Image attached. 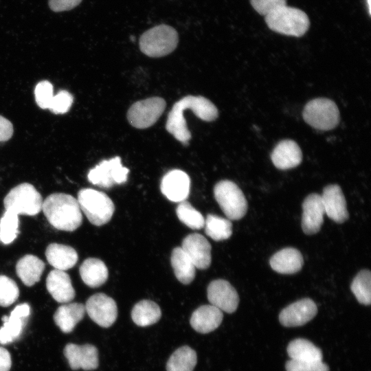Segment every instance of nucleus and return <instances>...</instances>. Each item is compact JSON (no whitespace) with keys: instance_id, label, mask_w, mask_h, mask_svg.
Masks as SVG:
<instances>
[{"instance_id":"nucleus-1","label":"nucleus","mask_w":371,"mask_h":371,"mask_svg":"<svg viewBox=\"0 0 371 371\" xmlns=\"http://www.w3.org/2000/svg\"><path fill=\"white\" fill-rule=\"evenodd\" d=\"M42 210L49 223L56 229L73 232L82 222L77 199L70 194L54 193L43 202Z\"/></svg>"},{"instance_id":"nucleus-2","label":"nucleus","mask_w":371,"mask_h":371,"mask_svg":"<svg viewBox=\"0 0 371 371\" xmlns=\"http://www.w3.org/2000/svg\"><path fill=\"white\" fill-rule=\"evenodd\" d=\"M265 21L271 30L295 37L302 36L310 27L309 18L306 12L286 4L270 10L265 15Z\"/></svg>"},{"instance_id":"nucleus-3","label":"nucleus","mask_w":371,"mask_h":371,"mask_svg":"<svg viewBox=\"0 0 371 371\" xmlns=\"http://www.w3.org/2000/svg\"><path fill=\"white\" fill-rule=\"evenodd\" d=\"M179 42L178 33L172 27L156 25L140 36L139 45L142 52L149 57L159 58L172 52Z\"/></svg>"},{"instance_id":"nucleus-4","label":"nucleus","mask_w":371,"mask_h":371,"mask_svg":"<svg viewBox=\"0 0 371 371\" xmlns=\"http://www.w3.org/2000/svg\"><path fill=\"white\" fill-rule=\"evenodd\" d=\"M78 203L91 223L101 226L111 218L115 206L104 192L91 188H83L78 193Z\"/></svg>"},{"instance_id":"nucleus-5","label":"nucleus","mask_w":371,"mask_h":371,"mask_svg":"<svg viewBox=\"0 0 371 371\" xmlns=\"http://www.w3.org/2000/svg\"><path fill=\"white\" fill-rule=\"evenodd\" d=\"M43 202L41 194L28 183H21L11 189L3 200L5 210L27 216L38 214Z\"/></svg>"},{"instance_id":"nucleus-6","label":"nucleus","mask_w":371,"mask_h":371,"mask_svg":"<svg viewBox=\"0 0 371 371\" xmlns=\"http://www.w3.org/2000/svg\"><path fill=\"white\" fill-rule=\"evenodd\" d=\"M214 194L221 209L229 220L242 218L247 211V201L240 188L233 181L222 180L214 188Z\"/></svg>"},{"instance_id":"nucleus-7","label":"nucleus","mask_w":371,"mask_h":371,"mask_svg":"<svg viewBox=\"0 0 371 371\" xmlns=\"http://www.w3.org/2000/svg\"><path fill=\"white\" fill-rule=\"evenodd\" d=\"M302 116L308 124L320 131L331 130L339 122L337 106L334 101L325 98L309 101L304 108Z\"/></svg>"},{"instance_id":"nucleus-8","label":"nucleus","mask_w":371,"mask_h":371,"mask_svg":"<svg viewBox=\"0 0 371 371\" xmlns=\"http://www.w3.org/2000/svg\"><path fill=\"white\" fill-rule=\"evenodd\" d=\"M166 101L160 97H152L133 103L127 112L130 124L137 128L153 126L164 113Z\"/></svg>"},{"instance_id":"nucleus-9","label":"nucleus","mask_w":371,"mask_h":371,"mask_svg":"<svg viewBox=\"0 0 371 371\" xmlns=\"http://www.w3.org/2000/svg\"><path fill=\"white\" fill-rule=\"evenodd\" d=\"M129 170L123 166L120 157L103 160L89 170V182L100 188H109L115 184L125 183Z\"/></svg>"},{"instance_id":"nucleus-10","label":"nucleus","mask_w":371,"mask_h":371,"mask_svg":"<svg viewBox=\"0 0 371 371\" xmlns=\"http://www.w3.org/2000/svg\"><path fill=\"white\" fill-rule=\"evenodd\" d=\"M85 307L89 317L103 328L113 325L117 317L116 302L104 293L91 295L87 300Z\"/></svg>"},{"instance_id":"nucleus-11","label":"nucleus","mask_w":371,"mask_h":371,"mask_svg":"<svg viewBox=\"0 0 371 371\" xmlns=\"http://www.w3.org/2000/svg\"><path fill=\"white\" fill-rule=\"evenodd\" d=\"M207 295L210 304L221 311L232 313L237 309L238 294L234 287L225 280L212 281L207 286Z\"/></svg>"},{"instance_id":"nucleus-12","label":"nucleus","mask_w":371,"mask_h":371,"mask_svg":"<svg viewBox=\"0 0 371 371\" xmlns=\"http://www.w3.org/2000/svg\"><path fill=\"white\" fill-rule=\"evenodd\" d=\"M317 313V307L313 300L304 298L283 308L279 314V321L286 327L300 326L311 320Z\"/></svg>"},{"instance_id":"nucleus-13","label":"nucleus","mask_w":371,"mask_h":371,"mask_svg":"<svg viewBox=\"0 0 371 371\" xmlns=\"http://www.w3.org/2000/svg\"><path fill=\"white\" fill-rule=\"evenodd\" d=\"M30 314V305L23 303L17 305L9 316L2 317L3 324L0 328L1 344H10L21 337Z\"/></svg>"},{"instance_id":"nucleus-14","label":"nucleus","mask_w":371,"mask_h":371,"mask_svg":"<svg viewBox=\"0 0 371 371\" xmlns=\"http://www.w3.org/2000/svg\"><path fill=\"white\" fill-rule=\"evenodd\" d=\"M63 352L72 370H93L98 367V351L93 345L68 344Z\"/></svg>"},{"instance_id":"nucleus-15","label":"nucleus","mask_w":371,"mask_h":371,"mask_svg":"<svg viewBox=\"0 0 371 371\" xmlns=\"http://www.w3.org/2000/svg\"><path fill=\"white\" fill-rule=\"evenodd\" d=\"M161 191L170 201L181 202L186 201L190 193V179L189 176L181 170H172L162 178Z\"/></svg>"},{"instance_id":"nucleus-16","label":"nucleus","mask_w":371,"mask_h":371,"mask_svg":"<svg viewBox=\"0 0 371 371\" xmlns=\"http://www.w3.org/2000/svg\"><path fill=\"white\" fill-rule=\"evenodd\" d=\"M182 249L190 258L195 267L207 269L212 260L211 245L201 234L194 233L188 235L182 241Z\"/></svg>"},{"instance_id":"nucleus-17","label":"nucleus","mask_w":371,"mask_h":371,"mask_svg":"<svg viewBox=\"0 0 371 371\" xmlns=\"http://www.w3.org/2000/svg\"><path fill=\"white\" fill-rule=\"evenodd\" d=\"M302 228L306 234L317 233L323 224L325 214L321 195H308L302 203Z\"/></svg>"},{"instance_id":"nucleus-18","label":"nucleus","mask_w":371,"mask_h":371,"mask_svg":"<svg viewBox=\"0 0 371 371\" xmlns=\"http://www.w3.org/2000/svg\"><path fill=\"white\" fill-rule=\"evenodd\" d=\"M325 214L331 220L342 223L349 217L345 196L336 184L326 186L321 195Z\"/></svg>"},{"instance_id":"nucleus-19","label":"nucleus","mask_w":371,"mask_h":371,"mask_svg":"<svg viewBox=\"0 0 371 371\" xmlns=\"http://www.w3.org/2000/svg\"><path fill=\"white\" fill-rule=\"evenodd\" d=\"M273 165L280 170H288L301 164L302 150L298 144L291 139L280 141L271 154Z\"/></svg>"},{"instance_id":"nucleus-20","label":"nucleus","mask_w":371,"mask_h":371,"mask_svg":"<svg viewBox=\"0 0 371 371\" xmlns=\"http://www.w3.org/2000/svg\"><path fill=\"white\" fill-rule=\"evenodd\" d=\"M46 287L52 297L58 302L67 303L75 297V290L69 276L64 271L54 269L46 279Z\"/></svg>"},{"instance_id":"nucleus-21","label":"nucleus","mask_w":371,"mask_h":371,"mask_svg":"<svg viewBox=\"0 0 371 371\" xmlns=\"http://www.w3.org/2000/svg\"><path fill=\"white\" fill-rule=\"evenodd\" d=\"M223 319V312L216 306L202 305L192 314L190 323L191 326L198 333H209L216 329Z\"/></svg>"},{"instance_id":"nucleus-22","label":"nucleus","mask_w":371,"mask_h":371,"mask_svg":"<svg viewBox=\"0 0 371 371\" xmlns=\"http://www.w3.org/2000/svg\"><path fill=\"white\" fill-rule=\"evenodd\" d=\"M272 269L282 274H293L301 270L304 259L301 252L293 247L282 249L270 258Z\"/></svg>"},{"instance_id":"nucleus-23","label":"nucleus","mask_w":371,"mask_h":371,"mask_svg":"<svg viewBox=\"0 0 371 371\" xmlns=\"http://www.w3.org/2000/svg\"><path fill=\"white\" fill-rule=\"evenodd\" d=\"M85 305L81 303H69L60 306L54 315L55 324L65 333H71L84 317Z\"/></svg>"},{"instance_id":"nucleus-24","label":"nucleus","mask_w":371,"mask_h":371,"mask_svg":"<svg viewBox=\"0 0 371 371\" xmlns=\"http://www.w3.org/2000/svg\"><path fill=\"white\" fill-rule=\"evenodd\" d=\"M45 256L52 267L61 271L72 268L78 258L73 247L58 243L49 244L46 249Z\"/></svg>"},{"instance_id":"nucleus-25","label":"nucleus","mask_w":371,"mask_h":371,"mask_svg":"<svg viewBox=\"0 0 371 371\" xmlns=\"http://www.w3.org/2000/svg\"><path fill=\"white\" fill-rule=\"evenodd\" d=\"M44 269L43 261L31 254L22 257L16 265L18 277L27 286H32L40 280Z\"/></svg>"},{"instance_id":"nucleus-26","label":"nucleus","mask_w":371,"mask_h":371,"mask_svg":"<svg viewBox=\"0 0 371 371\" xmlns=\"http://www.w3.org/2000/svg\"><path fill=\"white\" fill-rule=\"evenodd\" d=\"M84 283L91 288L99 287L107 280L108 269L103 261L95 258L84 260L79 269Z\"/></svg>"},{"instance_id":"nucleus-27","label":"nucleus","mask_w":371,"mask_h":371,"mask_svg":"<svg viewBox=\"0 0 371 371\" xmlns=\"http://www.w3.org/2000/svg\"><path fill=\"white\" fill-rule=\"evenodd\" d=\"M171 265L179 282L184 284L192 282L196 274V267L181 247H175L172 250Z\"/></svg>"},{"instance_id":"nucleus-28","label":"nucleus","mask_w":371,"mask_h":371,"mask_svg":"<svg viewBox=\"0 0 371 371\" xmlns=\"http://www.w3.org/2000/svg\"><path fill=\"white\" fill-rule=\"evenodd\" d=\"M161 312L157 304L149 300H143L133 306L131 317L133 322L142 327L148 326L157 322Z\"/></svg>"},{"instance_id":"nucleus-29","label":"nucleus","mask_w":371,"mask_h":371,"mask_svg":"<svg viewBox=\"0 0 371 371\" xmlns=\"http://www.w3.org/2000/svg\"><path fill=\"white\" fill-rule=\"evenodd\" d=\"M287 353L291 359L299 361H322V352L311 341L298 338L289 342Z\"/></svg>"},{"instance_id":"nucleus-30","label":"nucleus","mask_w":371,"mask_h":371,"mask_svg":"<svg viewBox=\"0 0 371 371\" xmlns=\"http://www.w3.org/2000/svg\"><path fill=\"white\" fill-rule=\"evenodd\" d=\"M196 352L188 346L177 349L166 363L167 371H193L196 365Z\"/></svg>"},{"instance_id":"nucleus-31","label":"nucleus","mask_w":371,"mask_h":371,"mask_svg":"<svg viewBox=\"0 0 371 371\" xmlns=\"http://www.w3.org/2000/svg\"><path fill=\"white\" fill-rule=\"evenodd\" d=\"M204 227L205 234L215 241L228 239L232 234L231 221L214 214H207Z\"/></svg>"},{"instance_id":"nucleus-32","label":"nucleus","mask_w":371,"mask_h":371,"mask_svg":"<svg viewBox=\"0 0 371 371\" xmlns=\"http://www.w3.org/2000/svg\"><path fill=\"white\" fill-rule=\"evenodd\" d=\"M351 291L360 304L370 305L371 303V273L368 269L360 271L350 285Z\"/></svg>"},{"instance_id":"nucleus-33","label":"nucleus","mask_w":371,"mask_h":371,"mask_svg":"<svg viewBox=\"0 0 371 371\" xmlns=\"http://www.w3.org/2000/svg\"><path fill=\"white\" fill-rule=\"evenodd\" d=\"M176 213L178 218L190 228L200 229L204 227L205 219L203 215L186 201L179 203Z\"/></svg>"},{"instance_id":"nucleus-34","label":"nucleus","mask_w":371,"mask_h":371,"mask_svg":"<svg viewBox=\"0 0 371 371\" xmlns=\"http://www.w3.org/2000/svg\"><path fill=\"white\" fill-rule=\"evenodd\" d=\"M19 217L15 213L5 210L0 219V241L8 245L13 242L18 236Z\"/></svg>"},{"instance_id":"nucleus-35","label":"nucleus","mask_w":371,"mask_h":371,"mask_svg":"<svg viewBox=\"0 0 371 371\" xmlns=\"http://www.w3.org/2000/svg\"><path fill=\"white\" fill-rule=\"evenodd\" d=\"M19 289L16 282L10 278L0 276V306H10L18 299Z\"/></svg>"},{"instance_id":"nucleus-36","label":"nucleus","mask_w":371,"mask_h":371,"mask_svg":"<svg viewBox=\"0 0 371 371\" xmlns=\"http://www.w3.org/2000/svg\"><path fill=\"white\" fill-rule=\"evenodd\" d=\"M34 95L39 107L48 109L54 95L53 85L47 80L38 82L34 89Z\"/></svg>"},{"instance_id":"nucleus-37","label":"nucleus","mask_w":371,"mask_h":371,"mask_svg":"<svg viewBox=\"0 0 371 371\" xmlns=\"http://www.w3.org/2000/svg\"><path fill=\"white\" fill-rule=\"evenodd\" d=\"M286 371H329V367L322 361L289 360L285 364Z\"/></svg>"},{"instance_id":"nucleus-38","label":"nucleus","mask_w":371,"mask_h":371,"mask_svg":"<svg viewBox=\"0 0 371 371\" xmlns=\"http://www.w3.org/2000/svg\"><path fill=\"white\" fill-rule=\"evenodd\" d=\"M73 101L72 95L65 90H62L54 95L48 109L56 114L65 113L69 110Z\"/></svg>"},{"instance_id":"nucleus-39","label":"nucleus","mask_w":371,"mask_h":371,"mask_svg":"<svg viewBox=\"0 0 371 371\" xmlns=\"http://www.w3.org/2000/svg\"><path fill=\"white\" fill-rule=\"evenodd\" d=\"M250 3L259 14L265 16L274 8L286 4V0H250Z\"/></svg>"},{"instance_id":"nucleus-40","label":"nucleus","mask_w":371,"mask_h":371,"mask_svg":"<svg viewBox=\"0 0 371 371\" xmlns=\"http://www.w3.org/2000/svg\"><path fill=\"white\" fill-rule=\"evenodd\" d=\"M82 0H49V6L54 12L69 10L78 5Z\"/></svg>"},{"instance_id":"nucleus-41","label":"nucleus","mask_w":371,"mask_h":371,"mask_svg":"<svg viewBox=\"0 0 371 371\" xmlns=\"http://www.w3.org/2000/svg\"><path fill=\"white\" fill-rule=\"evenodd\" d=\"M14 132L12 124L5 117L0 115V142L9 140Z\"/></svg>"},{"instance_id":"nucleus-42","label":"nucleus","mask_w":371,"mask_h":371,"mask_svg":"<svg viewBox=\"0 0 371 371\" xmlns=\"http://www.w3.org/2000/svg\"><path fill=\"white\" fill-rule=\"evenodd\" d=\"M12 365L10 352L4 348L0 347V371H9Z\"/></svg>"},{"instance_id":"nucleus-43","label":"nucleus","mask_w":371,"mask_h":371,"mask_svg":"<svg viewBox=\"0 0 371 371\" xmlns=\"http://www.w3.org/2000/svg\"><path fill=\"white\" fill-rule=\"evenodd\" d=\"M366 2L368 4V9L369 14H370V9H371L370 0H366Z\"/></svg>"}]
</instances>
